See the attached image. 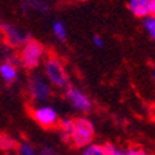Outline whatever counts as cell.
Here are the masks:
<instances>
[{
	"label": "cell",
	"instance_id": "obj_13",
	"mask_svg": "<svg viewBox=\"0 0 155 155\" xmlns=\"http://www.w3.org/2000/svg\"><path fill=\"white\" fill-rule=\"evenodd\" d=\"M24 6H25V8L31 7V8L40 11V13H46L48 10L47 0H24Z\"/></svg>",
	"mask_w": 155,
	"mask_h": 155
},
{
	"label": "cell",
	"instance_id": "obj_15",
	"mask_svg": "<svg viewBox=\"0 0 155 155\" xmlns=\"http://www.w3.org/2000/svg\"><path fill=\"white\" fill-rule=\"evenodd\" d=\"M143 26H144V29L147 31V33L151 36L152 40L155 42V15L154 14L143 18Z\"/></svg>",
	"mask_w": 155,
	"mask_h": 155
},
{
	"label": "cell",
	"instance_id": "obj_18",
	"mask_svg": "<svg viewBox=\"0 0 155 155\" xmlns=\"http://www.w3.org/2000/svg\"><path fill=\"white\" fill-rule=\"evenodd\" d=\"M39 155H55V151L51 147H43V148L39 151Z\"/></svg>",
	"mask_w": 155,
	"mask_h": 155
},
{
	"label": "cell",
	"instance_id": "obj_14",
	"mask_svg": "<svg viewBox=\"0 0 155 155\" xmlns=\"http://www.w3.org/2000/svg\"><path fill=\"white\" fill-rule=\"evenodd\" d=\"M53 33H54V36L58 39V40H61V42H64V40H67V28H65V25L61 22V21H55L54 24H53Z\"/></svg>",
	"mask_w": 155,
	"mask_h": 155
},
{
	"label": "cell",
	"instance_id": "obj_21",
	"mask_svg": "<svg viewBox=\"0 0 155 155\" xmlns=\"http://www.w3.org/2000/svg\"><path fill=\"white\" fill-rule=\"evenodd\" d=\"M152 76H154V79H155V69H154V72H152Z\"/></svg>",
	"mask_w": 155,
	"mask_h": 155
},
{
	"label": "cell",
	"instance_id": "obj_8",
	"mask_svg": "<svg viewBox=\"0 0 155 155\" xmlns=\"http://www.w3.org/2000/svg\"><path fill=\"white\" fill-rule=\"evenodd\" d=\"M127 6L134 17L145 18L151 15V0H129Z\"/></svg>",
	"mask_w": 155,
	"mask_h": 155
},
{
	"label": "cell",
	"instance_id": "obj_19",
	"mask_svg": "<svg viewBox=\"0 0 155 155\" xmlns=\"http://www.w3.org/2000/svg\"><path fill=\"white\" fill-rule=\"evenodd\" d=\"M93 45L96 46V47H103V46H104L103 38H101V36H98V35H94L93 36Z\"/></svg>",
	"mask_w": 155,
	"mask_h": 155
},
{
	"label": "cell",
	"instance_id": "obj_3",
	"mask_svg": "<svg viewBox=\"0 0 155 155\" xmlns=\"http://www.w3.org/2000/svg\"><path fill=\"white\" fill-rule=\"evenodd\" d=\"M94 139V125L91 123L90 119L87 118H78L75 119L74 132L71 136V143L72 145L78 147V148H84L86 145L93 143Z\"/></svg>",
	"mask_w": 155,
	"mask_h": 155
},
{
	"label": "cell",
	"instance_id": "obj_11",
	"mask_svg": "<svg viewBox=\"0 0 155 155\" xmlns=\"http://www.w3.org/2000/svg\"><path fill=\"white\" fill-rule=\"evenodd\" d=\"M74 126H75V119H71V118H64L58 122V129H60V133L61 136L69 143L71 140L72 132H74Z\"/></svg>",
	"mask_w": 155,
	"mask_h": 155
},
{
	"label": "cell",
	"instance_id": "obj_6",
	"mask_svg": "<svg viewBox=\"0 0 155 155\" xmlns=\"http://www.w3.org/2000/svg\"><path fill=\"white\" fill-rule=\"evenodd\" d=\"M0 32H2V36L4 38V40L11 47H21L28 40L26 33L22 29H19L18 26L13 25V24L2 22L0 24Z\"/></svg>",
	"mask_w": 155,
	"mask_h": 155
},
{
	"label": "cell",
	"instance_id": "obj_16",
	"mask_svg": "<svg viewBox=\"0 0 155 155\" xmlns=\"http://www.w3.org/2000/svg\"><path fill=\"white\" fill-rule=\"evenodd\" d=\"M17 148V143L14 139H11L7 134H0V150L3 151H11V150Z\"/></svg>",
	"mask_w": 155,
	"mask_h": 155
},
{
	"label": "cell",
	"instance_id": "obj_17",
	"mask_svg": "<svg viewBox=\"0 0 155 155\" xmlns=\"http://www.w3.org/2000/svg\"><path fill=\"white\" fill-rule=\"evenodd\" d=\"M17 150H18L19 155H36V150L29 143H21V144H18L17 145Z\"/></svg>",
	"mask_w": 155,
	"mask_h": 155
},
{
	"label": "cell",
	"instance_id": "obj_12",
	"mask_svg": "<svg viewBox=\"0 0 155 155\" xmlns=\"http://www.w3.org/2000/svg\"><path fill=\"white\" fill-rule=\"evenodd\" d=\"M82 155H110L108 147L103 144H96V143H90L86 145L82 151Z\"/></svg>",
	"mask_w": 155,
	"mask_h": 155
},
{
	"label": "cell",
	"instance_id": "obj_9",
	"mask_svg": "<svg viewBox=\"0 0 155 155\" xmlns=\"http://www.w3.org/2000/svg\"><path fill=\"white\" fill-rule=\"evenodd\" d=\"M110 155H154L150 151L144 150L143 147H127V148H120L112 144H107Z\"/></svg>",
	"mask_w": 155,
	"mask_h": 155
},
{
	"label": "cell",
	"instance_id": "obj_5",
	"mask_svg": "<svg viewBox=\"0 0 155 155\" xmlns=\"http://www.w3.org/2000/svg\"><path fill=\"white\" fill-rule=\"evenodd\" d=\"M32 116L36 120V123H39L42 127H46V129L55 127V126H58V122H60L57 111L53 107L48 105H40L38 108H35L32 112Z\"/></svg>",
	"mask_w": 155,
	"mask_h": 155
},
{
	"label": "cell",
	"instance_id": "obj_4",
	"mask_svg": "<svg viewBox=\"0 0 155 155\" xmlns=\"http://www.w3.org/2000/svg\"><path fill=\"white\" fill-rule=\"evenodd\" d=\"M47 78L42 75H33L29 78L28 93L35 101H46L51 96V87Z\"/></svg>",
	"mask_w": 155,
	"mask_h": 155
},
{
	"label": "cell",
	"instance_id": "obj_22",
	"mask_svg": "<svg viewBox=\"0 0 155 155\" xmlns=\"http://www.w3.org/2000/svg\"><path fill=\"white\" fill-rule=\"evenodd\" d=\"M81 2H86V0H81Z\"/></svg>",
	"mask_w": 155,
	"mask_h": 155
},
{
	"label": "cell",
	"instance_id": "obj_10",
	"mask_svg": "<svg viewBox=\"0 0 155 155\" xmlns=\"http://www.w3.org/2000/svg\"><path fill=\"white\" fill-rule=\"evenodd\" d=\"M0 76L7 83L15 82L17 78H18V68H17V65L11 61H4L3 64H0Z\"/></svg>",
	"mask_w": 155,
	"mask_h": 155
},
{
	"label": "cell",
	"instance_id": "obj_20",
	"mask_svg": "<svg viewBox=\"0 0 155 155\" xmlns=\"http://www.w3.org/2000/svg\"><path fill=\"white\" fill-rule=\"evenodd\" d=\"M151 14L155 15V0H151Z\"/></svg>",
	"mask_w": 155,
	"mask_h": 155
},
{
	"label": "cell",
	"instance_id": "obj_7",
	"mask_svg": "<svg viewBox=\"0 0 155 155\" xmlns=\"http://www.w3.org/2000/svg\"><path fill=\"white\" fill-rule=\"evenodd\" d=\"M65 98L71 104L72 108H75L79 112H89L91 110L90 98L76 87H68L65 91Z\"/></svg>",
	"mask_w": 155,
	"mask_h": 155
},
{
	"label": "cell",
	"instance_id": "obj_2",
	"mask_svg": "<svg viewBox=\"0 0 155 155\" xmlns=\"http://www.w3.org/2000/svg\"><path fill=\"white\" fill-rule=\"evenodd\" d=\"M45 75L48 82L55 87L67 89L69 83V76L62 64L57 57H48L45 61Z\"/></svg>",
	"mask_w": 155,
	"mask_h": 155
},
{
	"label": "cell",
	"instance_id": "obj_1",
	"mask_svg": "<svg viewBox=\"0 0 155 155\" xmlns=\"http://www.w3.org/2000/svg\"><path fill=\"white\" fill-rule=\"evenodd\" d=\"M19 50V64L28 69H35L36 67L40 65L45 57V47H43L38 40L28 39Z\"/></svg>",
	"mask_w": 155,
	"mask_h": 155
}]
</instances>
